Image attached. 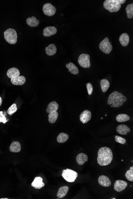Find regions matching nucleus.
<instances>
[{
  "label": "nucleus",
  "mask_w": 133,
  "mask_h": 199,
  "mask_svg": "<svg viewBox=\"0 0 133 199\" xmlns=\"http://www.w3.org/2000/svg\"><path fill=\"white\" fill-rule=\"evenodd\" d=\"M113 159V153L108 147L100 148L98 152L97 162L100 165L105 166L110 164Z\"/></svg>",
  "instance_id": "1"
},
{
  "label": "nucleus",
  "mask_w": 133,
  "mask_h": 199,
  "mask_svg": "<svg viewBox=\"0 0 133 199\" xmlns=\"http://www.w3.org/2000/svg\"><path fill=\"white\" fill-rule=\"evenodd\" d=\"M127 99L121 93L114 91L110 94L108 98L107 103L111 105V107H119L124 104V103L127 101Z\"/></svg>",
  "instance_id": "2"
},
{
  "label": "nucleus",
  "mask_w": 133,
  "mask_h": 199,
  "mask_svg": "<svg viewBox=\"0 0 133 199\" xmlns=\"http://www.w3.org/2000/svg\"><path fill=\"white\" fill-rule=\"evenodd\" d=\"M126 0H106L103 3L105 9L111 12H118L121 7V4L124 3Z\"/></svg>",
  "instance_id": "3"
},
{
  "label": "nucleus",
  "mask_w": 133,
  "mask_h": 199,
  "mask_svg": "<svg viewBox=\"0 0 133 199\" xmlns=\"http://www.w3.org/2000/svg\"><path fill=\"white\" fill-rule=\"evenodd\" d=\"M4 38L6 41L10 44H16L17 41V34L14 29L9 28L5 31Z\"/></svg>",
  "instance_id": "4"
},
{
  "label": "nucleus",
  "mask_w": 133,
  "mask_h": 199,
  "mask_svg": "<svg viewBox=\"0 0 133 199\" xmlns=\"http://www.w3.org/2000/svg\"><path fill=\"white\" fill-rule=\"evenodd\" d=\"M62 176L63 179L69 182H73L75 181L78 177V174L70 169H67L63 170L62 172Z\"/></svg>",
  "instance_id": "5"
},
{
  "label": "nucleus",
  "mask_w": 133,
  "mask_h": 199,
  "mask_svg": "<svg viewBox=\"0 0 133 199\" xmlns=\"http://www.w3.org/2000/svg\"><path fill=\"white\" fill-rule=\"evenodd\" d=\"M99 47L102 51L107 54H109L113 48L111 42H110L109 39L108 38H106L100 42Z\"/></svg>",
  "instance_id": "6"
},
{
  "label": "nucleus",
  "mask_w": 133,
  "mask_h": 199,
  "mask_svg": "<svg viewBox=\"0 0 133 199\" xmlns=\"http://www.w3.org/2000/svg\"><path fill=\"white\" fill-rule=\"evenodd\" d=\"M90 57L87 54L83 53L79 57L78 63L81 67L89 68L90 67Z\"/></svg>",
  "instance_id": "7"
},
{
  "label": "nucleus",
  "mask_w": 133,
  "mask_h": 199,
  "mask_svg": "<svg viewBox=\"0 0 133 199\" xmlns=\"http://www.w3.org/2000/svg\"><path fill=\"white\" fill-rule=\"evenodd\" d=\"M43 11L44 14L48 16L54 15L56 12V9L51 3H46L43 5Z\"/></svg>",
  "instance_id": "8"
},
{
  "label": "nucleus",
  "mask_w": 133,
  "mask_h": 199,
  "mask_svg": "<svg viewBox=\"0 0 133 199\" xmlns=\"http://www.w3.org/2000/svg\"><path fill=\"white\" fill-rule=\"evenodd\" d=\"M128 186L127 182L122 180H117L114 184V189L117 192L124 190Z\"/></svg>",
  "instance_id": "9"
},
{
  "label": "nucleus",
  "mask_w": 133,
  "mask_h": 199,
  "mask_svg": "<svg viewBox=\"0 0 133 199\" xmlns=\"http://www.w3.org/2000/svg\"><path fill=\"white\" fill-rule=\"evenodd\" d=\"M92 117L91 112L86 110L82 112L80 115V120L83 124H86L90 121Z\"/></svg>",
  "instance_id": "10"
},
{
  "label": "nucleus",
  "mask_w": 133,
  "mask_h": 199,
  "mask_svg": "<svg viewBox=\"0 0 133 199\" xmlns=\"http://www.w3.org/2000/svg\"><path fill=\"white\" fill-rule=\"evenodd\" d=\"M43 179L41 177H36L34 179L31 185L35 189H40L44 187L45 184L43 183Z\"/></svg>",
  "instance_id": "11"
},
{
  "label": "nucleus",
  "mask_w": 133,
  "mask_h": 199,
  "mask_svg": "<svg viewBox=\"0 0 133 199\" xmlns=\"http://www.w3.org/2000/svg\"><path fill=\"white\" fill-rule=\"evenodd\" d=\"M57 32L56 28L54 26H48L43 30V35L45 37H50L55 35Z\"/></svg>",
  "instance_id": "12"
},
{
  "label": "nucleus",
  "mask_w": 133,
  "mask_h": 199,
  "mask_svg": "<svg viewBox=\"0 0 133 199\" xmlns=\"http://www.w3.org/2000/svg\"><path fill=\"white\" fill-rule=\"evenodd\" d=\"M99 184L104 187H109L111 184V182L109 177L105 175L100 176L98 179Z\"/></svg>",
  "instance_id": "13"
},
{
  "label": "nucleus",
  "mask_w": 133,
  "mask_h": 199,
  "mask_svg": "<svg viewBox=\"0 0 133 199\" xmlns=\"http://www.w3.org/2000/svg\"><path fill=\"white\" fill-rule=\"evenodd\" d=\"M11 83L14 85L21 86L24 85L26 82V78L24 76H21L17 77L11 78Z\"/></svg>",
  "instance_id": "14"
},
{
  "label": "nucleus",
  "mask_w": 133,
  "mask_h": 199,
  "mask_svg": "<svg viewBox=\"0 0 133 199\" xmlns=\"http://www.w3.org/2000/svg\"><path fill=\"white\" fill-rule=\"evenodd\" d=\"M7 74L8 77L12 78L20 76V72L18 68L13 67L9 69L7 71Z\"/></svg>",
  "instance_id": "15"
},
{
  "label": "nucleus",
  "mask_w": 133,
  "mask_h": 199,
  "mask_svg": "<svg viewBox=\"0 0 133 199\" xmlns=\"http://www.w3.org/2000/svg\"><path fill=\"white\" fill-rule=\"evenodd\" d=\"M88 156L84 153H80L77 155L76 161L79 165H84L86 162L88 161Z\"/></svg>",
  "instance_id": "16"
},
{
  "label": "nucleus",
  "mask_w": 133,
  "mask_h": 199,
  "mask_svg": "<svg viewBox=\"0 0 133 199\" xmlns=\"http://www.w3.org/2000/svg\"><path fill=\"white\" fill-rule=\"evenodd\" d=\"M119 41L122 46H127L130 42L129 36L127 33H123L119 37Z\"/></svg>",
  "instance_id": "17"
},
{
  "label": "nucleus",
  "mask_w": 133,
  "mask_h": 199,
  "mask_svg": "<svg viewBox=\"0 0 133 199\" xmlns=\"http://www.w3.org/2000/svg\"><path fill=\"white\" fill-rule=\"evenodd\" d=\"M116 130L119 134L126 135L130 131V129L126 125L121 124L117 126Z\"/></svg>",
  "instance_id": "18"
},
{
  "label": "nucleus",
  "mask_w": 133,
  "mask_h": 199,
  "mask_svg": "<svg viewBox=\"0 0 133 199\" xmlns=\"http://www.w3.org/2000/svg\"><path fill=\"white\" fill-rule=\"evenodd\" d=\"M26 22L28 25L31 27H37L39 24V20H37L35 16L29 17L26 20Z\"/></svg>",
  "instance_id": "19"
},
{
  "label": "nucleus",
  "mask_w": 133,
  "mask_h": 199,
  "mask_svg": "<svg viewBox=\"0 0 133 199\" xmlns=\"http://www.w3.org/2000/svg\"><path fill=\"white\" fill-rule=\"evenodd\" d=\"M45 52L49 56L54 55L57 52V47L54 44H50L45 48Z\"/></svg>",
  "instance_id": "20"
},
{
  "label": "nucleus",
  "mask_w": 133,
  "mask_h": 199,
  "mask_svg": "<svg viewBox=\"0 0 133 199\" xmlns=\"http://www.w3.org/2000/svg\"><path fill=\"white\" fill-rule=\"evenodd\" d=\"M10 152L13 153H18L21 151V145L19 142L14 141L10 145Z\"/></svg>",
  "instance_id": "21"
},
{
  "label": "nucleus",
  "mask_w": 133,
  "mask_h": 199,
  "mask_svg": "<svg viewBox=\"0 0 133 199\" xmlns=\"http://www.w3.org/2000/svg\"><path fill=\"white\" fill-rule=\"evenodd\" d=\"M66 68H68V71L71 73L72 74H73L76 75L79 73L78 68L73 63L71 62V63L66 64Z\"/></svg>",
  "instance_id": "22"
},
{
  "label": "nucleus",
  "mask_w": 133,
  "mask_h": 199,
  "mask_svg": "<svg viewBox=\"0 0 133 199\" xmlns=\"http://www.w3.org/2000/svg\"><path fill=\"white\" fill-rule=\"evenodd\" d=\"M69 188L67 186H63L59 188L57 194V197L62 198L65 197L68 192Z\"/></svg>",
  "instance_id": "23"
},
{
  "label": "nucleus",
  "mask_w": 133,
  "mask_h": 199,
  "mask_svg": "<svg viewBox=\"0 0 133 199\" xmlns=\"http://www.w3.org/2000/svg\"><path fill=\"white\" fill-rule=\"evenodd\" d=\"M58 108H59V105L56 101H53L52 102L50 103L48 105L46 111L47 113H49L53 111H57Z\"/></svg>",
  "instance_id": "24"
},
{
  "label": "nucleus",
  "mask_w": 133,
  "mask_h": 199,
  "mask_svg": "<svg viewBox=\"0 0 133 199\" xmlns=\"http://www.w3.org/2000/svg\"><path fill=\"white\" fill-rule=\"evenodd\" d=\"M58 117V113L57 111H53L48 115V121L50 123L53 124L56 121Z\"/></svg>",
  "instance_id": "25"
},
{
  "label": "nucleus",
  "mask_w": 133,
  "mask_h": 199,
  "mask_svg": "<svg viewBox=\"0 0 133 199\" xmlns=\"http://www.w3.org/2000/svg\"><path fill=\"white\" fill-rule=\"evenodd\" d=\"M110 83L107 79H102L100 81V86L101 90L103 93L107 92L110 87Z\"/></svg>",
  "instance_id": "26"
},
{
  "label": "nucleus",
  "mask_w": 133,
  "mask_h": 199,
  "mask_svg": "<svg viewBox=\"0 0 133 199\" xmlns=\"http://www.w3.org/2000/svg\"><path fill=\"white\" fill-rule=\"evenodd\" d=\"M69 138L68 134L65 133H61L57 137V141L59 143H64L67 141Z\"/></svg>",
  "instance_id": "27"
},
{
  "label": "nucleus",
  "mask_w": 133,
  "mask_h": 199,
  "mask_svg": "<svg viewBox=\"0 0 133 199\" xmlns=\"http://www.w3.org/2000/svg\"><path fill=\"white\" fill-rule=\"evenodd\" d=\"M116 121L119 123H123L130 120L129 116L126 114H121L118 115L116 117Z\"/></svg>",
  "instance_id": "28"
},
{
  "label": "nucleus",
  "mask_w": 133,
  "mask_h": 199,
  "mask_svg": "<svg viewBox=\"0 0 133 199\" xmlns=\"http://www.w3.org/2000/svg\"><path fill=\"white\" fill-rule=\"evenodd\" d=\"M127 17L129 19H132L133 17V4H129L127 6L126 8Z\"/></svg>",
  "instance_id": "29"
},
{
  "label": "nucleus",
  "mask_w": 133,
  "mask_h": 199,
  "mask_svg": "<svg viewBox=\"0 0 133 199\" xmlns=\"http://www.w3.org/2000/svg\"><path fill=\"white\" fill-rule=\"evenodd\" d=\"M126 179L131 182L133 181V167H131L130 170L126 172L125 174Z\"/></svg>",
  "instance_id": "30"
},
{
  "label": "nucleus",
  "mask_w": 133,
  "mask_h": 199,
  "mask_svg": "<svg viewBox=\"0 0 133 199\" xmlns=\"http://www.w3.org/2000/svg\"><path fill=\"white\" fill-rule=\"evenodd\" d=\"M17 110V107L16 105L14 103L9 108L8 110L7 113L9 114V115L11 116Z\"/></svg>",
  "instance_id": "31"
},
{
  "label": "nucleus",
  "mask_w": 133,
  "mask_h": 199,
  "mask_svg": "<svg viewBox=\"0 0 133 199\" xmlns=\"http://www.w3.org/2000/svg\"><path fill=\"white\" fill-rule=\"evenodd\" d=\"M115 140L116 142L121 144H124L126 142V140L124 138L121 137L116 136L115 137Z\"/></svg>",
  "instance_id": "32"
},
{
  "label": "nucleus",
  "mask_w": 133,
  "mask_h": 199,
  "mask_svg": "<svg viewBox=\"0 0 133 199\" xmlns=\"http://www.w3.org/2000/svg\"><path fill=\"white\" fill-rule=\"evenodd\" d=\"M87 91H88V94L89 95H91L93 91V87L92 84L90 83H89L87 84Z\"/></svg>",
  "instance_id": "33"
},
{
  "label": "nucleus",
  "mask_w": 133,
  "mask_h": 199,
  "mask_svg": "<svg viewBox=\"0 0 133 199\" xmlns=\"http://www.w3.org/2000/svg\"><path fill=\"white\" fill-rule=\"evenodd\" d=\"M2 113H3V112L1 111V112H0V115H1L2 117L0 116V123H1V122H3V123L5 124L6 122H7V121L6 118H5V116L3 115Z\"/></svg>",
  "instance_id": "34"
},
{
  "label": "nucleus",
  "mask_w": 133,
  "mask_h": 199,
  "mask_svg": "<svg viewBox=\"0 0 133 199\" xmlns=\"http://www.w3.org/2000/svg\"><path fill=\"white\" fill-rule=\"evenodd\" d=\"M2 99L1 97H0V106L2 105Z\"/></svg>",
  "instance_id": "35"
},
{
  "label": "nucleus",
  "mask_w": 133,
  "mask_h": 199,
  "mask_svg": "<svg viewBox=\"0 0 133 199\" xmlns=\"http://www.w3.org/2000/svg\"><path fill=\"white\" fill-rule=\"evenodd\" d=\"M1 199H8V198H1Z\"/></svg>",
  "instance_id": "36"
},
{
  "label": "nucleus",
  "mask_w": 133,
  "mask_h": 199,
  "mask_svg": "<svg viewBox=\"0 0 133 199\" xmlns=\"http://www.w3.org/2000/svg\"><path fill=\"white\" fill-rule=\"evenodd\" d=\"M105 116H106V117H107V115H105Z\"/></svg>",
  "instance_id": "37"
},
{
  "label": "nucleus",
  "mask_w": 133,
  "mask_h": 199,
  "mask_svg": "<svg viewBox=\"0 0 133 199\" xmlns=\"http://www.w3.org/2000/svg\"><path fill=\"white\" fill-rule=\"evenodd\" d=\"M101 119H103V118L102 117V118H101Z\"/></svg>",
  "instance_id": "38"
}]
</instances>
